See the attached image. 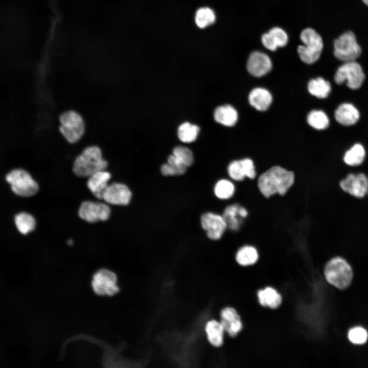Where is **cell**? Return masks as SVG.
Here are the masks:
<instances>
[{"instance_id": "obj_1", "label": "cell", "mask_w": 368, "mask_h": 368, "mask_svg": "<svg viewBox=\"0 0 368 368\" xmlns=\"http://www.w3.org/2000/svg\"><path fill=\"white\" fill-rule=\"evenodd\" d=\"M295 175L293 171L279 165L273 166L261 173L257 178V187L265 198L277 194H286L294 185Z\"/></svg>"}, {"instance_id": "obj_2", "label": "cell", "mask_w": 368, "mask_h": 368, "mask_svg": "<svg viewBox=\"0 0 368 368\" xmlns=\"http://www.w3.org/2000/svg\"><path fill=\"white\" fill-rule=\"evenodd\" d=\"M323 274L326 282L337 290H343L353 282L354 271L351 265L339 256L330 258L325 264Z\"/></svg>"}, {"instance_id": "obj_3", "label": "cell", "mask_w": 368, "mask_h": 368, "mask_svg": "<svg viewBox=\"0 0 368 368\" xmlns=\"http://www.w3.org/2000/svg\"><path fill=\"white\" fill-rule=\"evenodd\" d=\"M107 164L103 158L100 148L90 146L85 148L76 158L73 172L79 177H89L97 172L105 170Z\"/></svg>"}, {"instance_id": "obj_4", "label": "cell", "mask_w": 368, "mask_h": 368, "mask_svg": "<svg viewBox=\"0 0 368 368\" xmlns=\"http://www.w3.org/2000/svg\"><path fill=\"white\" fill-rule=\"evenodd\" d=\"M303 43L297 47L301 60L306 64H312L317 61L321 54L324 43L321 36L313 29H304L300 34Z\"/></svg>"}, {"instance_id": "obj_5", "label": "cell", "mask_w": 368, "mask_h": 368, "mask_svg": "<svg viewBox=\"0 0 368 368\" xmlns=\"http://www.w3.org/2000/svg\"><path fill=\"white\" fill-rule=\"evenodd\" d=\"M59 131L70 143H75L81 139L85 132V123L81 116L74 110L62 113L59 118Z\"/></svg>"}, {"instance_id": "obj_6", "label": "cell", "mask_w": 368, "mask_h": 368, "mask_svg": "<svg viewBox=\"0 0 368 368\" xmlns=\"http://www.w3.org/2000/svg\"><path fill=\"white\" fill-rule=\"evenodd\" d=\"M6 180L10 185L12 191L19 196H32L39 190L37 182L28 171L23 169L11 170L6 175Z\"/></svg>"}, {"instance_id": "obj_7", "label": "cell", "mask_w": 368, "mask_h": 368, "mask_svg": "<svg viewBox=\"0 0 368 368\" xmlns=\"http://www.w3.org/2000/svg\"><path fill=\"white\" fill-rule=\"evenodd\" d=\"M333 47L335 57L343 62L355 61L361 54V48L352 31L340 35L334 40Z\"/></svg>"}, {"instance_id": "obj_8", "label": "cell", "mask_w": 368, "mask_h": 368, "mask_svg": "<svg viewBox=\"0 0 368 368\" xmlns=\"http://www.w3.org/2000/svg\"><path fill=\"white\" fill-rule=\"evenodd\" d=\"M365 78L362 66L355 60L344 62L337 69L334 79L337 84L345 83L349 88L356 90L362 86Z\"/></svg>"}, {"instance_id": "obj_9", "label": "cell", "mask_w": 368, "mask_h": 368, "mask_svg": "<svg viewBox=\"0 0 368 368\" xmlns=\"http://www.w3.org/2000/svg\"><path fill=\"white\" fill-rule=\"evenodd\" d=\"M91 286L94 292L100 295L111 296L119 291L116 274L106 269H100L94 274Z\"/></svg>"}, {"instance_id": "obj_10", "label": "cell", "mask_w": 368, "mask_h": 368, "mask_svg": "<svg viewBox=\"0 0 368 368\" xmlns=\"http://www.w3.org/2000/svg\"><path fill=\"white\" fill-rule=\"evenodd\" d=\"M341 189L352 196L360 199L368 192V177L363 173H350L339 182Z\"/></svg>"}, {"instance_id": "obj_11", "label": "cell", "mask_w": 368, "mask_h": 368, "mask_svg": "<svg viewBox=\"0 0 368 368\" xmlns=\"http://www.w3.org/2000/svg\"><path fill=\"white\" fill-rule=\"evenodd\" d=\"M79 216L83 220L89 223L107 220L110 214L109 206L103 203L85 201L81 204Z\"/></svg>"}, {"instance_id": "obj_12", "label": "cell", "mask_w": 368, "mask_h": 368, "mask_svg": "<svg viewBox=\"0 0 368 368\" xmlns=\"http://www.w3.org/2000/svg\"><path fill=\"white\" fill-rule=\"evenodd\" d=\"M227 173L229 177L236 181H242L246 178L254 180L257 177L254 162L249 158L231 162L227 167Z\"/></svg>"}, {"instance_id": "obj_13", "label": "cell", "mask_w": 368, "mask_h": 368, "mask_svg": "<svg viewBox=\"0 0 368 368\" xmlns=\"http://www.w3.org/2000/svg\"><path fill=\"white\" fill-rule=\"evenodd\" d=\"M202 228L206 232L209 238L218 240L221 238L227 228L222 215L212 212H206L200 218Z\"/></svg>"}, {"instance_id": "obj_14", "label": "cell", "mask_w": 368, "mask_h": 368, "mask_svg": "<svg viewBox=\"0 0 368 368\" xmlns=\"http://www.w3.org/2000/svg\"><path fill=\"white\" fill-rule=\"evenodd\" d=\"M132 193L129 188L121 183L108 185L104 191L102 199L112 205H126L129 203Z\"/></svg>"}, {"instance_id": "obj_15", "label": "cell", "mask_w": 368, "mask_h": 368, "mask_svg": "<svg viewBox=\"0 0 368 368\" xmlns=\"http://www.w3.org/2000/svg\"><path fill=\"white\" fill-rule=\"evenodd\" d=\"M220 322L224 332L231 338L237 337L243 329L241 317L233 307H227L221 310Z\"/></svg>"}, {"instance_id": "obj_16", "label": "cell", "mask_w": 368, "mask_h": 368, "mask_svg": "<svg viewBox=\"0 0 368 368\" xmlns=\"http://www.w3.org/2000/svg\"><path fill=\"white\" fill-rule=\"evenodd\" d=\"M272 67L270 57L260 51H254L249 56L247 62V69L253 76L260 77L269 72Z\"/></svg>"}, {"instance_id": "obj_17", "label": "cell", "mask_w": 368, "mask_h": 368, "mask_svg": "<svg viewBox=\"0 0 368 368\" xmlns=\"http://www.w3.org/2000/svg\"><path fill=\"white\" fill-rule=\"evenodd\" d=\"M248 215V210L239 203H233L227 205L222 214L227 228L234 232L240 229Z\"/></svg>"}, {"instance_id": "obj_18", "label": "cell", "mask_w": 368, "mask_h": 368, "mask_svg": "<svg viewBox=\"0 0 368 368\" xmlns=\"http://www.w3.org/2000/svg\"><path fill=\"white\" fill-rule=\"evenodd\" d=\"M288 39L286 32L278 27L272 28L261 37V42L263 46L271 51H275L278 48L286 46Z\"/></svg>"}, {"instance_id": "obj_19", "label": "cell", "mask_w": 368, "mask_h": 368, "mask_svg": "<svg viewBox=\"0 0 368 368\" xmlns=\"http://www.w3.org/2000/svg\"><path fill=\"white\" fill-rule=\"evenodd\" d=\"M335 119L340 124L349 126L355 124L360 118L357 108L350 103H342L336 108Z\"/></svg>"}, {"instance_id": "obj_20", "label": "cell", "mask_w": 368, "mask_h": 368, "mask_svg": "<svg viewBox=\"0 0 368 368\" xmlns=\"http://www.w3.org/2000/svg\"><path fill=\"white\" fill-rule=\"evenodd\" d=\"M257 296L259 304L264 308L276 309L282 304L281 294L274 288L266 286L257 291Z\"/></svg>"}, {"instance_id": "obj_21", "label": "cell", "mask_w": 368, "mask_h": 368, "mask_svg": "<svg viewBox=\"0 0 368 368\" xmlns=\"http://www.w3.org/2000/svg\"><path fill=\"white\" fill-rule=\"evenodd\" d=\"M87 182L88 188L98 199H102L103 195L108 186V182L111 174L105 170L97 172L88 177Z\"/></svg>"}, {"instance_id": "obj_22", "label": "cell", "mask_w": 368, "mask_h": 368, "mask_svg": "<svg viewBox=\"0 0 368 368\" xmlns=\"http://www.w3.org/2000/svg\"><path fill=\"white\" fill-rule=\"evenodd\" d=\"M259 258L258 248L251 244H245L241 246L235 254V260L241 267L254 265L258 262Z\"/></svg>"}, {"instance_id": "obj_23", "label": "cell", "mask_w": 368, "mask_h": 368, "mask_svg": "<svg viewBox=\"0 0 368 368\" xmlns=\"http://www.w3.org/2000/svg\"><path fill=\"white\" fill-rule=\"evenodd\" d=\"M249 103L259 111L266 110L272 101L271 93L266 89L257 87L253 89L248 96Z\"/></svg>"}, {"instance_id": "obj_24", "label": "cell", "mask_w": 368, "mask_h": 368, "mask_svg": "<svg viewBox=\"0 0 368 368\" xmlns=\"http://www.w3.org/2000/svg\"><path fill=\"white\" fill-rule=\"evenodd\" d=\"M215 121L224 126L231 127L238 121V114L236 109L230 105H224L216 108L214 113Z\"/></svg>"}, {"instance_id": "obj_25", "label": "cell", "mask_w": 368, "mask_h": 368, "mask_svg": "<svg viewBox=\"0 0 368 368\" xmlns=\"http://www.w3.org/2000/svg\"><path fill=\"white\" fill-rule=\"evenodd\" d=\"M365 155V150L363 145L356 143L345 152L343 159L348 166L356 167L363 163Z\"/></svg>"}, {"instance_id": "obj_26", "label": "cell", "mask_w": 368, "mask_h": 368, "mask_svg": "<svg viewBox=\"0 0 368 368\" xmlns=\"http://www.w3.org/2000/svg\"><path fill=\"white\" fill-rule=\"evenodd\" d=\"M205 331L212 345L220 347L223 344L224 330L220 322L215 320L209 321L206 325Z\"/></svg>"}, {"instance_id": "obj_27", "label": "cell", "mask_w": 368, "mask_h": 368, "mask_svg": "<svg viewBox=\"0 0 368 368\" xmlns=\"http://www.w3.org/2000/svg\"><path fill=\"white\" fill-rule=\"evenodd\" d=\"M310 94L320 99L327 98L331 90L330 82L322 77L311 79L308 84Z\"/></svg>"}, {"instance_id": "obj_28", "label": "cell", "mask_w": 368, "mask_h": 368, "mask_svg": "<svg viewBox=\"0 0 368 368\" xmlns=\"http://www.w3.org/2000/svg\"><path fill=\"white\" fill-rule=\"evenodd\" d=\"M14 222L18 231L23 235H27L33 231L36 224L34 217L26 212L16 214L14 217Z\"/></svg>"}, {"instance_id": "obj_29", "label": "cell", "mask_w": 368, "mask_h": 368, "mask_svg": "<svg viewBox=\"0 0 368 368\" xmlns=\"http://www.w3.org/2000/svg\"><path fill=\"white\" fill-rule=\"evenodd\" d=\"M236 191L234 183L226 179L218 180L215 184L214 191L215 196L219 199L226 200L232 198Z\"/></svg>"}, {"instance_id": "obj_30", "label": "cell", "mask_w": 368, "mask_h": 368, "mask_svg": "<svg viewBox=\"0 0 368 368\" xmlns=\"http://www.w3.org/2000/svg\"><path fill=\"white\" fill-rule=\"evenodd\" d=\"M198 126L189 122L181 124L177 130L179 139L183 143H190L195 141L199 132Z\"/></svg>"}, {"instance_id": "obj_31", "label": "cell", "mask_w": 368, "mask_h": 368, "mask_svg": "<svg viewBox=\"0 0 368 368\" xmlns=\"http://www.w3.org/2000/svg\"><path fill=\"white\" fill-rule=\"evenodd\" d=\"M307 122L310 126L317 130H324L329 125L327 114L321 110H313L307 116Z\"/></svg>"}, {"instance_id": "obj_32", "label": "cell", "mask_w": 368, "mask_h": 368, "mask_svg": "<svg viewBox=\"0 0 368 368\" xmlns=\"http://www.w3.org/2000/svg\"><path fill=\"white\" fill-rule=\"evenodd\" d=\"M195 20L197 26L201 29L212 25L216 20L214 11L208 7L199 8L196 12Z\"/></svg>"}, {"instance_id": "obj_33", "label": "cell", "mask_w": 368, "mask_h": 368, "mask_svg": "<svg viewBox=\"0 0 368 368\" xmlns=\"http://www.w3.org/2000/svg\"><path fill=\"white\" fill-rule=\"evenodd\" d=\"M347 337L348 340L354 344H363L368 340V332L363 327L355 326L348 331Z\"/></svg>"}, {"instance_id": "obj_34", "label": "cell", "mask_w": 368, "mask_h": 368, "mask_svg": "<svg viewBox=\"0 0 368 368\" xmlns=\"http://www.w3.org/2000/svg\"><path fill=\"white\" fill-rule=\"evenodd\" d=\"M172 154L188 167L193 163L194 156L192 151L186 147L176 146L173 150Z\"/></svg>"}, {"instance_id": "obj_35", "label": "cell", "mask_w": 368, "mask_h": 368, "mask_svg": "<svg viewBox=\"0 0 368 368\" xmlns=\"http://www.w3.org/2000/svg\"><path fill=\"white\" fill-rule=\"evenodd\" d=\"M167 163L170 164L175 170L177 175H182L186 173L188 167L181 163L173 154L168 157Z\"/></svg>"}, {"instance_id": "obj_36", "label": "cell", "mask_w": 368, "mask_h": 368, "mask_svg": "<svg viewBox=\"0 0 368 368\" xmlns=\"http://www.w3.org/2000/svg\"><path fill=\"white\" fill-rule=\"evenodd\" d=\"M160 172L164 176L177 175L174 168L168 163L164 164L160 167Z\"/></svg>"}, {"instance_id": "obj_37", "label": "cell", "mask_w": 368, "mask_h": 368, "mask_svg": "<svg viewBox=\"0 0 368 368\" xmlns=\"http://www.w3.org/2000/svg\"><path fill=\"white\" fill-rule=\"evenodd\" d=\"M361 1L363 2V3L365 5H366V6H368V0H361Z\"/></svg>"}, {"instance_id": "obj_38", "label": "cell", "mask_w": 368, "mask_h": 368, "mask_svg": "<svg viewBox=\"0 0 368 368\" xmlns=\"http://www.w3.org/2000/svg\"><path fill=\"white\" fill-rule=\"evenodd\" d=\"M68 243L70 245H72V244H73V241L71 240H69L68 241Z\"/></svg>"}, {"instance_id": "obj_39", "label": "cell", "mask_w": 368, "mask_h": 368, "mask_svg": "<svg viewBox=\"0 0 368 368\" xmlns=\"http://www.w3.org/2000/svg\"><path fill=\"white\" fill-rule=\"evenodd\" d=\"M367 194H368V192H367Z\"/></svg>"}]
</instances>
